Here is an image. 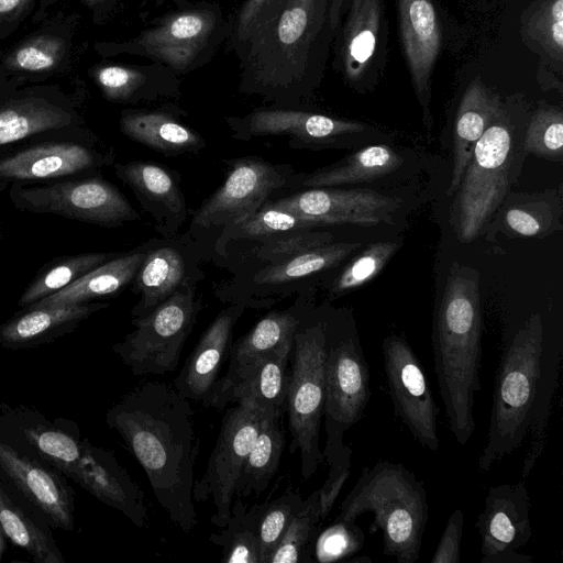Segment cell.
I'll return each mask as SVG.
<instances>
[{"mask_svg":"<svg viewBox=\"0 0 563 563\" xmlns=\"http://www.w3.org/2000/svg\"><path fill=\"white\" fill-rule=\"evenodd\" d=\"M562 341L549 334L540 312L508 331L495 374L486 443L477 468L486 473L527 444L521 478L540 460L559 387Z\"/></svg>","mask_w":563,"mask_h":563,"instance_id":"cell-1","label":"cell"},{"mask_svg":"<svg viewBox=\"0 0 563 563\" xmlns=\"http://www.w3.org/2000/svg\"><path fill=\"white\" fill-rule=\"evenodd\" d=\"M189 399L165 383H146L106 413L107 426L143 467L169 519L189 532L197 523L192 499L197 444Z\"/></svg>","mask_w":563,"mask_h":563,"instance_id":"cell-2","label":"cell"},{"mask_svg":"<svg viewBox=\"0 0 563 563\" xmlns=\"http://www.w3.org/2000/svg\"><path fill=\"white\" fill-rule=\"evenodd\" d=\"M331 0H284L240 60L239 90L274 106L301 107L318 88L335 34Z\"/></svg>","mask_w":563,"mask_h":563,"instance_id":"cell-3","label":"cell"},{"mask_svg":"<svg viewBox=\"0 0 563 563\" xmlns=\"http://www.w3.org/2000/svg\"><path fill=\"white\" fill-rule=\"evenodd\" d=\"M476 269L453 263L435 313L432 347L434 373L455 441L472 438L475 396L481 390L482 313Z\"/></svg>","mask_w":563,"mask_h":563,"instance_id":"cell-4","label":"cell"},{"mask_svg":"<svg viewBox=\"0 0 563 563\" xmlns=\"http://www.w3.org/2000/svg\"><path fill=\"white\" fill-rule=\"evenodd\" d=\"M374 515L371 532H383V552L398 563H415L429 518L422 481L400 463L379 460L365 466L340 506L336 520L355 521Z\"/></svg>","mask_w":563,"mask_h":563,"instance_id":"cell-5","label":"cell"},{"mask_svg":"<svg viewBox=\"0 0 563 563\" xmlns=\"http://www.w3.org/2000/svg\"><path fill=\"white\" fill-rule=\"evenodd\" d=\"M174 10L152 20L150 26L133 37L100 44V53L145 57L177 75L207 65L228 40L231 22L214 1L174 0Z\"/></svg>","mask_w":563,"mask_h":563,"instance_id":"cell-6","label":"cell"},{"mask_svg":"<svg viewBox=\"0 0 563 563\" xmlns=\"http://www.w3.org/2000/svg\"><path fill=\"white\" fill-rule=\"evenodd\" d=\"M327 320L309 310L300 321L290 353L286 401L291 441L289 452L299 451L301 475L309 479L324 461L319 445L324 405Z\"/></svg>","mask_w":563,"mask_h":563,"instance_id":"cell-7","label":"cell"},{"mask_svg":"<svg viewBox=\"0 0 563 563\" xmlns=\"http://www.w3.org/2000/svg\"><path fill=\"white\" fill-rule=\"evenodd\" d=\"M369 398L371 373L357 334L339 333L327 320L322 454L329 468H351L344 433L361 420Z\"/></svg>","mask_w":563,"mask_h":563,"instance_id":"cell-8","label":"cell"},{"mask_svg":"<svg viewBox=\"0 0 563 563\" xmlns=\"http://www.w3.org/2000/svg\"><path fill=\"white\" fill-rule=\"evenodd\" d=\"M223 184L194 212L188 233L207 261L214 243L229 228L254 214L276 192L285 189L295 169L257 156L230 159Z\"/></svg>","mask_w":563,"mask_h":563,"instance_id":"cell-9","label":"cell"},{"mask_svg":"<svg viewBox=\"0 0 563 563\" xmlns=\"http://www.w3.org/2000/svg\"><path fill=\"white\" fill-rule=\"evenodd\" d=\"M8 196L23 212L54 214L104 228L141 219L119 188L97 174L40 184H12Z\"/></svg>","mask_w":563,"mask_h":563,"instance_id":"cell-10","label":"cell"},{"mask_svg":"<svg viewBox=\"0 0 563 563\" xmlns=\"http://www.w3.org/2000/svg\"><path fill=\"white\" fill-rule=\"evenodd\" d=\"M196 290L197 286H185L147 314L132 318L134 329L112 350L134 375H163L177 368L202 308Z\"/></svg>","mask_w":563,"mask_h":563,"instance_id":"cell-11","label":"cell"},{"mask_svg":"<svg viewBox=\"0 0 563 563\" xmlns=\"http://www.w3.org/2000/svg\"><path fill=\"white\" fill-rule=\"evenodd\" d=\"M512 133L500 112L473 150L452 207V222L462 242L474 240L505 198Z\"/></svg>","mask_w":563,"mask_h":563,"instance_id":"cell-12","label":"cell"},{"mask_svg":"<svg viewBox=\"0 0 563 563\" xmlns=\"http://www.w3.org/2000/svg\"><path fill=\"white\" fill-rule=\"evenodd\" d=\"M358 242H332L313 247L276 263L239 269L220 283L216 297L224 303H241L246 309H265L294 294L322 272L336 267Z\"/></svg>","mask_w":563,"mask_h":563,"instance_id":"cell-13","label":"cell"},{"mask_svg":"<svg viewBox=\"0 0 563 563\" xmlns=\"http://www.w3.org/2000/svg\"><path fill=\"white\" fill-rule=\"evenodd\" d=\"M115 151L99 141L42 139L0 151V186L92 175L113 165Z\"/></svg>","mask_w":563,"mask_h":563,"instance_id":"cell-14","label":"cell"},{"mask_svg":"<svg viewBox=\"0 0 563 563\" xmlns=\"http://www.w3.org/2000/svg\"><path fill=\"white\" fill-rule=\"evenodd\" d=\"M262 410L247 402L227 409L202 477L195 482L194 501L212 499L211 522L223 528L231 514L236 483L257 435Z\"/></svg>","mask_w":563,"mask_h":563,"instance_id":"cell-15","label":"cell"},{"mask_svg":"<svg viewBox=\"0 0 563 563\" xmlns=\"http://www.w3.org/2000/svg\"><path fill=\"white\" fill-rule=\"evenodd\" d=\"M0 440L74 481L87 438L73 420H52L32 406L0 402Z\"/></svg>","mask_w":563,"mask_h":563,"instance_id":"cell-16","label":"cell"},{"mask_svg":"<svg viewBox=\"0 0 563 563\" xmlns=\"http://www.w3.org/2000/svg\"><path fill=\"white\" fill-rule=\"evenodd\" d=\"M144 257L130 286L139 300L131 317H141L185 286H198L206 277L203 252L188 232L155 238L143 244Z\"/></svg>","mask_w":563,"mask_h":563,"instance_id":"cell-17","label":"cell"},{"mask_svg":"<svg viewBox=\"0 0 563 563\" xmlns=\"http://www.w3.org/2000/svg\"><path fill=\"white\" fill-rule=\"evenodd\" d=\"M382 347L395 413L421 445L435 452L440 446L437 406L417 354L408 341L397 334L386 336Z\"/></svg>","mask_w":563,"mask_h":563,"instance_id":"cell-18","label":"cell"},{"mask_svg":"<svg viewBox=\"0 0 563 563\" xmlns=\"http://www.w3.org/2000/svg\"><path fill=\"white\" fill-rule=\"evenodd\" d=\"M231 136L239 141L255 137L284 136L295 148L328 147L345 135L362 132V122L334 118L302 107L266 106L244 115L224 119Z\"/></svg>","mask_w":563,"mask_h":563,"instance_id":"cell-19","label":"cell"},{"mask_svg":"<svg viewBox=\"0 0 563 563\" xmlns=\"http://www.w3.org/2000/svg\"><path fill=\"white\" fill-rule=\"evenodd\" d=\"M0 481L52 529L75 527V490L56 468L0 440Z\"/></svg>","mask_w":563,"mask_h":563,"instance_id":"cell-20","label":"cell"},{"mask_svg":"<svg viewBox=\"0 0 563 563\" xmlns=\"http://www.w3.org/2000/svg\"><path fill=\"white\" fill-rule=\"evenodd\" d=\"M530 496L526 479L492 486L475 528L481 538V563H531L520 553L532 536Z\"/></svg>","mask_w":563,"mask_h":563,"instance_id":"cell-21","label":"cell"},{"mask_svg":"<svg viewBox=\"0 0 563 563\" xmlns=\"http://www.w3.org/2000/svg\"><path fill=\"white\" fill-rule=\"evenodd\" d=\"M273 195L266 202L317 221L321 227L391 223L400 200L372 189L307 188Z\"/></svg>","mask_w":563,"mask_h":563,"instance_id":"cell-22","label":"cell"},{"mask_svg":"<svg viewBox=\"0 0 563 563\" xmlns=\"http://www.w3.org/2000/svg\"><path fill=\"white\" fill-rule=\"evenodd\" d=\"M34 137L100 140L64 101L42 95L0 99V151Z\"/></svg>","mask_w":563,"mask_h":563,"instance_id":"cell-23","label":"cell"},{"mask_svg":"<svg viewBox=\"0 0 563 563\" xmlns=\"http://www.w3.org/2000/svg\"><path fill=\"white\" fill-rule=\"evenodd\" d=\"M334 41V67L352 87L376 74L385 55V0H351Z\"/></svg>","mask_w":563,"mask_h":563,"instance_id":"cell-24","label":"cell"},{"mask_svg":"<svg viewBox=\"0 0 563 563\" xmlns=\"http://www.w3.org/2000/svg\"><path fill=\"white\" fill-rule=\"evenodd\" d=\"M311 309V290H303L289 307L266 313L249 332L233 342L228 371L214 384L206 406L223 409L231 388L263 355L292 341L300 321Z\"/></svg>","mask_w":563,"mask_h":563,"instance_id":"cell-25","label":"cell"},{"mask_svg":"<svg viewBox=\"0 0 563 563\" xmlns=\"http://www.w3.org/2000/svg\"><path fill=\"white\" fill-rule=\"evenodd\" d=\"M117 177L130 187L142 210L151 216L162 238L178 234L188 217L181 176L156 162L114 163Z\"/></svg>","mask_w":563,"mask_h":563,"instance_id":"cell-26","label":"cell"},{"mask_svg":"<svg viewBox=\"0 0 563 563\" xmlns=\"http://www.w3.org/2000/svg\"><path fill=\"white\" fill-rule=\"evenodd\" d=\"M397 13L402 53L427 122L431 78L442 45L441 22L432 0H397Z\"/></svg>","mask_w":563,"mask_h":563,"instance_id":"cell-27","label":"cell"},{"mask_svg":"<svg viewBox=\"0 0 563 563\" xmlns=\"http://www.w3.org/2000/svg\"><path fill=\"white\" fill-rule=\"evenodd\" d=\"M73 482L102 504L121 511L136 527L145 526L148 518L145 495L112 451L96 446L87 439Z\"/></svg>","mask_w":563,"mask_h":563,"instance_id":"cell-28","label":"cell"},{"mask_svg":"<svg viewBox=\"0 0 563 563\" xmlns=\"http://www.w3.org/2000/svg\"><path fill=\"white\" fill-rule=\"evenodd\" d=\"M245 309L241 303H228L205 330L174 380L181 396L206 406L221 366L229 357L233 329Z\"/></svg>","mask_w":563,"mask_h":563,"instance_id":"cell-29","label":"cell"},{"mask_svg":"<svg viewBox=\"0 0 563 563\" xmlns=\"http://www.w3.org/2000/svg\"><path fill=\"white\" fill-rule=\"evenodd\" d=\"M187 112L176 103L128 108L119 118L120 131L131 141L165 156L196 154L206 147L202 135L184 123Z\"/></svg>","mask_w":563,"mask_h":563,"instance_id":"cell-30","label":"cell"},{"mask_svg":"<svg viewBox=\"0 0 563 563\" xmlns=\"http://www.w3.org/2000/svg\"><path fill=\"white\" fill-rule=\"evenodd\" d=\"M109 303L90 301L56 307H23L0 323V346L8 350L33 349L74 332L93 313Z\"/></svg>","mask_w":563,"mask_h":563,"instance_id":"cell-31","label":"cell"},{"mask_svg":"<svg viewBox=\"0 0 563 563\" xmlns=\"http://www.w3.org/2000/svg\"><path fill=\"white\" fill-rule=\"evenodd\" d=\"M93 77L103 97L111 102H166L181 96L179 75L156 62L142 65L107 64L99 66Z\"/></svg>","mask_w":563,"mask_h":563,"instance_id":"cell-32","label":"cell"},{"mask_svg":"<svg viewBox=\"0 0 563 563\" xmlns=\"http://www.w3.org/2000/svg\"><path fill=\"white\" fill-rule=\"evenodd\" d=\"M402 162V157L389 146L369 145L336 165L308 174H291L283 191L372 181L397 169Z\"/></svg>","mask_w":563,"mask_h":563,"instance_id":"cell-33","label":"cell"},{"mask_svg":"<svg viewBox=\"0 0 563 563\" xmlns=\"http://www.w3.org/2000/svg\"><path fill=\"white\" fill-rule=\"evenodd\" d=\"M0 526L35 563H65L51 526L0 481Z\"/></svg>","mask_w":563,"mask_h":563,"instance_id":"cell-34","label":"cell"},{"mask_svg":"<svg viewBox=\"0 0 563 563\" xmlns=\"http://www.w3.org/2000/svg\"><path fill=\"white\" fill-rule=\"evenodd\" d=\"M144 257L140 246L120 253L59 291L26 307L79 305L120 294L130 286Z\"/></svg>","mask_w":563,"mask_h":563,"instance_id":"cell-35","label":"cell"},{"mask_svg":"<svg viewBox=\"0 0 563 563\" xmlns=\"http://www.w3.org/2000/svg\"><path fill=\"white\" fill-rule=\"evenodd\" d=\"M499 112V98L488 90L478 78L472 80L463 93L455 117L454 159L448 196L457 190L475 144Z\"/></svg>","mask_w":563,"mask_h":563,"instance_id":"cell-36","label":"cell"},{"mask_svg":"<svg viewBox=\"0 0 563 563\" xmlns=\"http://www.w3.org/2000/svg\"><path fill=\"white\" fill-rule=\"evenodd\" d=\"M292 342L263 355L231 388L227 405L247 402L261 410L286 411Z\"/></svg>","mask_w":563,"mask_h":563,"instance_id":"cell-37","label":"cell"},{"mask_svg":"<svg viewBox=\"0 0 563 563\" xmlns=\"http://www.w3.org/2000/svg\"><path fill=\"white\" fill-rule=\"evenodd\" d=\"M282 412L262 410L257 435L247 454L236 483L235 494L242 497L263 493L276 474L284 449Z\"/></svg>","mask_w":563,"mask_h":563,"instance_id":"cell-38","label":"cell"},{"mask_svg":"<svg viewBox=\"0 0 563 563\" xmlns=\"http://www.w3.org/2000/svg\"><path fill=\"white\" fill-rule=\"evenodd\" d=\"M121 252H89L54 258L42 266L22 292L18 305L23 308L67 287Z\"/></svg>","mask_w":563,"mask_h":563,"instance_id":"cell-39","label":"cell"},{"mask_svg":"<svg viewBox=\"0 0 563 563\" xmlns=\"http://www.w3.org/2000/svg\"><path fill=\"white\" fill-rule=\"evenodd\" d=\"M257 512L258 505L247 509L240 499L232 503L228 523L221 532L209 536L213 544L222 548V562L261 563Z\"/></svg>","mask_w":563,"mask_h":563,"instance_id":"cell-40","label":"cell"},{"mask_svg":"<svg viewBox=\"0 0 563 563\" xmlns=\"http://www.w3.org/2000/svg\"><path fill=\"white\" fill-rule=\"evenodd\" d=\"M320 521L319 490L317 489L303 499L302 506L291 518L266 563L311 562Z\"/></svg>","mask_w":563,"mask_h":563,"instance_id":"cell-41","label":"cell"},{"mask_svg":"<svg viewBox=\"0 0 563 563\" xmlns=\"http://www.w3.org/2000/svg\"><path fill=\"white\" fill-rule=\"evenodd\" d=\"M527 45H536L548 60L563 62V0H536L521 16Z\"/></svg>","mask_w":563,"mask_h":563,"instance_id":"cell-42","label":"cell"},{"mask_svg":"<svg viewBox=\"0 0 563 563\" xmlns=\"http://www.w3.org/2000/svg\"><path fill=\"white\" fill-rule=\"evenodd\" d=\"M399 247V242L382 241L368 245L335 277L329 296L336 297L356 289L376 277Z\"/></svg>","mask_w":563,"mask_h":563,"instance_id":"cell-43","label":"cell"},{"mask_svg":"<svg viewBox=\"0 0 563 563\" xmlns=\"http://www.w3.org/2000/svg\"><path fill=\"white\" fill-rule=\"evenodd\" d=\"M300 494L287 490L277 499L258 505L257 530L261 548V563H266L269 554L283 537L288 523L302 506Z\"/></svg>","mask_w":563,"mask_h":563,"instance_id":"cell-44","label":"cell"},{"mask_svg":"<svg viewBox=\"0 0 563 563\" xmlns=\"http://www.w3.org/2000/svg\"><path fill=\"white\" fill-rule=\"evenodd\" d=\"M523 146L528 153L561 162L563 155L562 111L549 106L536 111L529 121Z\"/></svg>","mask_w":563,"mask_h":563,"instance_id":"cell-45","label":"cell"},{"mask_svg":"<svg viewBox=\"0 0 563 563\" xmlns=\"http://www.w3.org/2000/svg\"><path fill=\"white\" fill-rule=\"evenodd\" d=\"M284 0H245L231 22L228 43L239 62L256 32L271 19Z\"/></svg>","mask_w":563,"mask_h":563,"instance_id":"cell-46","label":"cell"},{"mask_svg":"<svg viewBox=\"0 0 563 563\" xmlns=\"http://www.w3.org/2000/svg\"><path fill=\"white\" fill-rule=\"evenodd\" d=\"M364 542V532L355 521L335 520L316 538V558L324 563L349 560L362 550Z\"/></svg>","mask_w":563,"mask_h":563,"instance_id":"cell-47","label":"cell"},{"mask_svg":"<svg viewBox=\"0 0 563 563\" xmlns=\"http://www.w3.org/2000/svg\"><path fill=\"white\" fill-rule=\"evenodd\" d=\"M64 53V43L55 36H40L20 46L9 64L29 71L48 70L56 66Z\"/></svg>","mask_w":563,"mask_h":563,"instance_id":"cell-48","label":"cell"},{"mask_svg":"<svg viewBox=\"0 0 563 563\" xmlns=\"http://www.w3.org/2000/svg\"><path fill=\"white\" fill-rule=\"evenodd\" d=\"M464 511L455 509L445 523L430 563H460Z\"/></svg>","mask_w":563,"mask_h":563,"instance_id":"cell-49","label":"cell"},{"mask_svg":"<svg viewBox=\"0 0 563 563\" xmlns=\"http://www.w3.org/2000/svg\"><path fill=\"white\" fill-rule=\"evenodd\" d=\"M507 227L522 236H536L544 233L551 223V216H545L543 208L532 209L528 206L510 208L505 216Z\"/></svg>","mask_w":563,"mask_h":563,"instance_id":"cell-50","label":"cell"},{"mask_svg":"<svg viewBox=\"0 0 563 563\" xmlns=\"http://www.w3.org/2000/svg\"><path fill=\"white\" fill-rule=\"evenodd\" d=\"M351 0H331L330 5V25L334 34L336 33L342 18L345 15Z\"/></svg>","mask_w":563,"mask_h":563,"instance_id":"cell-51","label":"cell"},{"mask_svg":"<svg viewBox=\"0 0 563 563\" xmlns=\"http://www.w3.org/2000/svg\"><path fill=\"white\" fill-rule=\"evenodd\" d=\"M29 0H0V22L16 14Z\"/></svg>","mask_w":563,"mask_h":563,"instance_id":"cell-52","label":"cell"},{"mask_svg":"<svg viewBox=\"0 0 563 563\" xmlns=\"http://www.w3.org/2000/svg\"><path fill=\"white\" fill-rule=\"evenodd\" d=\"M96 13H107L115 4L117 0H84Z\"/></svg>","mask_w":563,"mask_h":563,"instance_id":"cell-53","label":"cell"},{"mask_svg":"<svg viewBox=\"0 0 563 563\" xmlns=\"http://www.w3.org/2000/svg\"><path fill=\"white\" fill-rule=\"evenodd\" d=\"M5 539H7L5 534L0 526V562L2 561L4 551H5V547H7Z\"/></svg>","mask_w":563,"mask_h":563,"instance_id":"cell-54","label":"cell"},{"mask_svg":"<svg viewBox=\"0 0 563 563\" xmlns=\"http://www.w3.org/2000/svg\"><path fill=\"white\" fill-rule=\"evenodd\" d=\"M349 562H372V560L367 556H363V558H350L347 560Z\"/></svg>","mask_w":563,"mask_h":563,"instance_id":"cell-55","label":"cell"},{"mask_svg":"<svg viewBox=\"0 0 563 563\" xmlns=\"http://www.w3.org/2000/svg\"><path fill=\"white\" fill-rule=\"evenodd\" d=\"M166 0H154L156 5H162Z\"/></svg>","mask_w":563,"mask_h":563,"instance_id":"cell-56","label":"cell"},{"mask_svg":"<svg viewBox=\"0 0 563 563\" xmlns=\"http://www.w3.org/2000/svg\"><path fill=\"white\" fill-rule=\"evenodd\" d=\"M0 244H1V227H0Z\"/></svg>","mask_w":563,"mask_h":563,"instance_id":"cell-57","label":"cell"}]
</instances>
